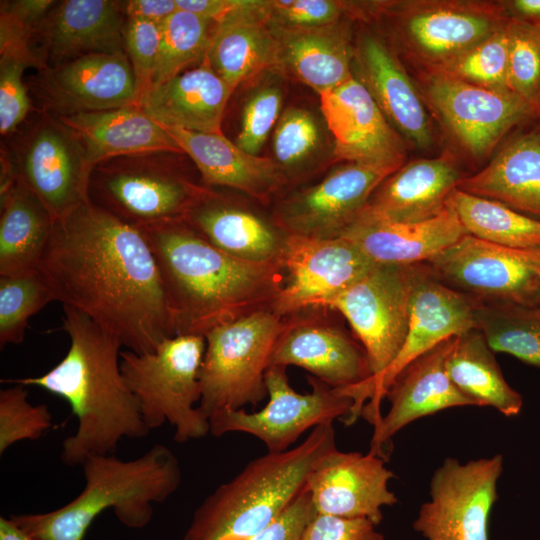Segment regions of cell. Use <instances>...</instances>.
<instances>
[{
	"mask_svg": "<svg viewBox=\"0 0 540 540\" xmlns=\"http://www.w3.org/2000/svg\"><path fill=\"white\" fill-rule=\"evenodd\" d=\"M56 301L150 353L176 335L161 272L144 232L86 202L54 221L38 265Z\"/></svg>",
	"mask_w": 540,
	"mask_h": 540,
	"instance_id": "1",
	"label": "cell"
},
{
	"mask_svg": "<svg viewBox=\"0 0 540 540\" xmlns=\"http://www.w3.org/2000/svg\"><path fill=\"white\" fill-rule=\"evenodd\" d=\"M153 250L176 335H202L257 310L272 308L282 262L231 256L184 220L141 229Z\"/></svg>",
	"mask_w": 540,
	"mask_h": 540,
	"instance_id": "2",
	"label": "cell"
},
{
	"mask_svg": "<svg viewBox=\"0 0 540 540\" xmlns=\"http://www.w3.org/2000/svg\"><path fill=\"white\" fill-rule=\"evenodd\" d=\"M63 309L62 329L70 338L64 358L41 376L13 382L43 388L70 405L78 426L63 441L60 458L75 466L91 455L113 454L123 438L140 439L150 430L123 378L120 341L81 312Z\"/></svg>",
	"mask_w": 540,
	"mask_h": 540,
	"instance_id": "3",
	"label": "cell"
},
{
	"mask_svg": "<svg viewBox=\"0 0 540 540\" xmlns=\"http://www.w3.org/2000/svg\"><path fill=\"white\" fill-rule=\"evenodd\" d=\"M81 465L85 485L73 500L45 513L11 515L12 522L33 540H83L111 508L123 525L141 529L152 519L153 504L167 500L182 481L177 457L163 444L135 459L91 455Z\"/></svg>",
	"mask_w": 540,
	"mask_h": 540,
	"instance_id": "4",
	"label": "cell"
},
{
	"mask_svg": "<svg viewBox=\"0 0 540 540\" xmlns=\"http://www.w3.org/2000/svg\"><path fill=\"white\" fill-rule=\"evenodd\" d=\"M335 448L330 422L294 448L250 461L203 500L184 540H247L259 533L303 492L317 462Z\"/></svg>",
	"mask_w": 540,
	"mask_h": 540,
	"instance_id": "5",
	"label": "cell"
},
{
	"mask_svg": "<svg viewBox=\"0 0 540 540\" xmlns=\"http://www.w3.org/2000/svg\"><path fill=\"white\" fill-rule=\"evenodd\" d=\"M205 348L204 336L179 334L150 353L121 351L123 378L149 430L168 422L175 427L178 443L210 433L209 418L195 407L201 400L199 372Z\"/></svg>",
	"mask_w": 540,
	"mask_h": 540,
	"instance_id": "6",
	"label": "cell"
},
{
	"mask_svg": "<svg viewBox=\"0 0 540 540\" xmlns=\"http://www.w3.org/2000/svg\"><path fill=\"white\" fill-rule=\"evenodd\" d=\"M286 323L283 316L266 308L205 334L198 407L209 419L226 409L256 406L266 398L265 373Z\"/></svg>",
	"mask_w": 540,
	"mask_h": 540,
	"instance_id": "7",
	"label": "cell"
},
{
	"mask_svg": "<svg viewBox=\"0 0 540 540\" xmlns=\"http://www.w3.org/2000/svg\"><path fill=\"white\" fill-rule=\"evenodd\" d=\"M474 326V301L437 279L424 263L418 264L404 344L394 361L379 375L338 391L353 400L345 425L360 416L373 426L382 417L380 406L395 377L417 357L442 341Z\"/></svg>",
	"mask_w": 540,
	"mask_h": 540,
	"instance_id": "8",
	"label": "cell"
},
{
	"mask_svg": "<svg viewBox=\"0 0 540 540\" xmlns=\"http://www.w3.org/2000/svg\"><path fill=\"white\" fill-rule=\"evenodd\" d=\"M417 265L376 263L321 307L347 319L365 350L371 377L382 373L404 344Z\"/></svg>",
	"mask_w": 540,
	"mask_h": 540,
	"instance_id": "9",
	"label": "cell"
},
{
	"mask_svg": "<svg viewBox=\"0 0 540 540\" xmlns=\"http://www.w3.org/2000/svg\"><path fill=\"white\" fill-rule=\"evenodd\" d=\"M376 12L391 16L404 47L425 70L456 57L509 21L500 1L376 2Z\"/></svg>",
	"mask_w": 540,
	"mask_h": 540,
	"instance_id": "10",
	"label": "cell"
},
{
	"mask_svg": "<svg viewBox=\"0 0 540 540\" xmlns=\"http://www.w3.org/2000/svg\"><path fill=\"white\" fill-rule=\"evenodd\" d=\"M310 393L296 392L290 385L286 367L269 366L265 384L269 401L260 411L226 409L213 415L210 433L220 437L229 432H243L257 437L268 452H283L309 428L345 419L353 400L319 379L310 376Z\"/></svg>",
	"mask_w": 540,
	"mask_h": 540,
	"instance_id": "11",
	"label": "cell"
},
{
	"mask_svg": "<svg viewBox=\"0 0 540 540\" xmlns=\"http://www.w3.org/2000/svg\"><path fill=\"white\" fill-rule=\"evenodd\" d=\"M424 264L474 301L540 305V251L510 249L467 234Z\"/></svg>",
	"mask_w": 540,
	"mask_h": 540,
	"instance_id": "12",
	"label": "cell"
},
{
	"mask_svg": "<svg viewBox=\"0 0 540 540\" xmlns=\"http://www.w3.org/2000/svg\"><path fill=\"white\" fill-rule=\"evenodd\" d=\"M420 92L454 141L472 158L488 157L513 129L537 120L512 91L494 90L425 71Z\"/></svg>",
	"mask_w": 540,
	"mask_h": 540,
	"instance_id": "13",
	"label": "cell"
},
{
	"mask_svg": "<svg viewBox=\"0 0 540 540\" xmlns=\"http://www.w3.org/2000/svg\"><path fill=\"white\" fill-rule=\"evenodd\" d=\"M503 456L465 463L448 457L434 471L429 499L413 528L425 540H489V517L497 500Z\"/></svg>",
	"mask_w": 540,
	"mask_h": 540,
	"instance_id": "14",
	"label": "cell"
},
{
	"mask_svg": "<svg viewBox=\"0 0 540 540\" xmlns=\"http://www.w3.org/2000/svg\"><path fill=\"white\" fill-rule=\"evenodd\" d=\"M202 193L157 162L103 167L89 184L91 203L140 229L183 220Z\"/></svg>",
	"mask_w": 540,
	"mask_h": 540,
	"instance_id": "15",
	"label": "cell"
},
{
	"mask_svg": "<svg viewBox=\"0 0 540 540\" xmlns=\"http://www.w3.org/2000/svg\"><path fill=\"white\" fill-rule=\"evenodd\" d=\"M281 262L287 278L272 309L283 317L321 308L376 264L344 237L293 234L285 237Z\"/></svg>",
	"mask_w": 540,
	"mask_h": 540,
	"instance_id": "16",
	"label": "cell"
},
{
	"mask_svg": "<svg viewBox=\"0 0 540 540\" xmlns=\"http://www.w3.org/2000/svg\"><path fill=\"white\" fill-rule=\"evenodd\" d=\"M320 109L334 139L333 159L400 168L405 145L366 86L353 74L322 93Z\"/></svg>",
	"mask_w": 540,
	"mask_h": 540,
	"instance_id": "17",
	"label": "cell"
},
{
	"mask_svg": "<svg viewBox=\"0 0 540 540\" xmlns=\"http://www.w3.org/2000/svg\"><path fill=\"white\" fill-rule=\"evenodd\" d=\"M398 169L362 163L338 166L284 204L281 222L287 235L338 237L364 209L379 185Z\"/></svg>",
	"mask_w": 540,
	"mask_h": 540,
	"instance_id": "18",
	"label": "cell"
},
{
	"mask_svg": "<svg viewBox=\"0 0 540 540\" xmlns=\"http://www.w3.org/2000/svg\"><path fill=\"white\" fill-rule=\"evenodd\" d=\"M393 477L383 458L335 448L317 462L306 489L314 512L364 518L377 526L383 519L382 508L398 501L389 489Z\"/></svg>",
	"mask_w": 540,
	"mask_h": 540,
	"instance_id": "19",
	"label": "cell"
},
{
	"mask_svg": "<svg viewBox=\"0 0 540 540\" xmlns=\"http://www.w3.org/2000/svg\"><path fill=\"white\" fill-rule=\"evenodd\" d=\"M454 339L448 338L417 357L395 377L385 394L390 408L373 426L370 453L385 459L392 437L414 420L453 407L475 406L446 370Z\"/></svg>",
	"mask_w": 540,
	"mask_h": 540,
	"instance_id": "20",
	"label": "cell"
},
{
	"mask_svg": "<svg viewBox=\"0 0 540 540\" xmlns=\"http://www.w3.org/2000/svg\"><path fill=\"white\" fill-rule=\"evenodd\" d=\"M93 169L84 149L66 127L45 124L31 138L17 177L57 220L90 201Z\"/></svg>",
	"mask_w": 540,
	"mask_h": 540,
	"instance_id": "21",
	"label": "cell"
},
{
	"mask_svg": "<svg viewBox=\"0 0 540 540\" xmlns=\"http://www.w3.org/2000/svg\"><path fill=\"white\" fill-rule=\"evenodd\" d=\"M354 65L353 74L369 90L391 126L420 149L432 146L434 133L423 96L383 40L369 33L362 35Z\"/></svg>",
	"mask_w": 540,
	"mask_h": 540,
	"instance_id": "22",
	"label": "cell"
},
{
	"mask_svg": "<svg viewBox=\"0 0 540 540\" xmlns=\"http://www.w3.org/2000/svg\"><path fill=\"white\" fill-rule=\"evenodd\" d=\"M269 366H297L332 388L359 384L371 371L362 345L339 327L314 321L286 323Z\"/></svg>",
	"mask_w": 540,
	"mask_h": 540,
	"instance_id": "23",
	"label": "cell"
},
{
	"mask_svg": "<svg viewBox=\"0 0 540 540\" xmlns=\"http://www.w3.org/2000/svg\"><path fill=\"white\" fill-rule=\"evenodd\" d=\"M47 89L62 115L138 105L141 96L123 50L76 57L49 76Z\"/></svg>",
	"mask_w": 540,
	"mask_h": 540,
	"instance_id": "24",
	"label": "cell"
},
{
	"mask_svg": "<svg viewBox=\"0 0 540 540\" xmlns=\"http://www.w3.org/2000/svg\"><path fill=\"white\" fill-rule=\"evenodd\" d=\"M465 176L449 149L412 160L379 185L362 211L394 222L427 220L446 209L449 195Z\"/></svg>",
	"mask_w": 540,
	"mask_h": 540,
	"instance_id": "25",
	"label": "cell"
},
{
	"mask_svg": "<svg viewBox=\"0 0 540 540\" xmlns=\"http://www.w3.org/2000/svg\"><path fill=\"white\" fill-rule=\"evenodd\" d=\"M468 233L447 205L438 215L419 222H394L363 211L339 235L379 264H421Z\"/></svg>",
	"mask_w": 540,
	"mask_h": 540,
	"instance_id": "26",
	"label": "cell"
},
{
	"mask_svg": "<svg viewBox=\"0 0 540 540\" xmlns=\"http://www.w3.org/2000/svg\"><path fill=\"white\" fill-rule=\"evenodd\" d=\"M233 91L205 58L194 69L149 86L138 106L164 128L219 133Z\"/></svg>",
	"mask_w": 540,
	"mask_h": 540,
	"instance_id": "27",
	"label": "cell"
},
{
	"mask_svg": "<svg viewBox=\"0 0 540 540\" xmlns=\"http://www.w3.org/2000/svg\"><path fill=\"white\" fill-rule=\"evenodd\" d=\"M277 50L274 69L312 88L319 95L353 76L355 49L342 20L320 27H273Z\"/></svg>",
	"mask_w": 540,
	"mask_h": 540,
	"instance_id": "28",
	"label": "cell"
},
{
	"mask_svg": "<svg viewBox=\"0 0 540 540\" xmlns=\"http://www.w3.org/2000/svg\"><path fill=\"white\" fill-rule=\"evenodd\" d=\"M60 121L78 140L93 168L114 156L182 152L170 133L138 105L61 115Z\"/></svg>",
	"mask_w": 540,
	"mask_h": 540,
	"instance_id": "29",
	"label": "cell"
},
{
	"mask_svg": "<svg viewBox=\"0 0 540 540\" xmlns=\"http://www.w3.org/2000/svg\"><path fill=\"white\" fill-rule=\"evenodd\" d=\"M277 43L264 0H242L215 23L207 60L233 89L266 69H274Z\"/></svg>",
	"mask_w": 540,
	"mask_h": 540,
	"instance_id": "30",
	"label": "cell"
},
{
	"mask_svg": "<svg viewBox=\"0 0 540 540\" xmlns=\"http://www.w3.org/2000/svg\"><path fill=\"white\" fill-rule=\"evenodd\" d=\"M457 189L540 218V124L515 133L480 171Z\"/></svg>",
	"mask_w": 540,
	"mask_h": 540,
	"instance_id": "31",
	"label": "cell"
},
{
	"mask_svg": "<svg viewBox=\"0 0 540 540\" xmlns=\"http://www.w3.org/2000/svg\"><path fill=\"white\" fill-rule=\"evenodd\" d=\"M165 129L192 159L207 185L233 188L261 199L282 181L276 161L247 153L221 132Z\"/></svg>",
	"mask_w": 540,
	"mask_h": 540,
	"instance_id": "32",
	"label": "cell"
},
{
	"mask_svg": "<svg viewBox=\"0 0 540 540\" xmlns=\"http://www.w3.org/2000/svg\"><path fill=\"white\" fill-rule=\"evenodd\" d=\"M225 253L253 262L281 261L284 238L264 220L205 192L183 219Z\"/></svg>",
	"mask_w": 540,
	"mask_h": 540,
	"instance_id": "33",
	"label": "cell"
},
{
	"mask_svg": "<svg viewBox=\"0 0 540 540\" xmlns=\"http://www.w3.org/2000/svg\"><path fill=\"white\" fill-rule=\"evenodd\" d=\"M1 200L0 276L38 269L55 220L18 177Z\"/></svg>",
	"mask_w": 540,
	"mask_h": 540,
	"instance_id": "34",
	"label": "cell"
},
{
	"mask_svg": "<svg viewBox=\"0 0 540 540\" xmlns=\"http://www.w3.org/2000/svg\"><path fill=\"white\" fill-rule=\"evenodd\" d=\"M124 23L118 3L108 0H68L48 16L45 38L60 57L123 50Z\"/></svg>",
	"mask_w": 540,
	"mask_h": 540,
	"instance_id": "35",
	"label": "cell"
},
{
	"mask_svg": "<svg viewBox=\"0 0 540 540\" xmlns=\"http://www.w3.org/2000/svg\"><path fill=\"white\" fill-rule=\"evenodd\" d=\"M484 335L471 328L455 336L446 360L447 373L457 389L475 406H489L507 417L517 416L523 398L505 380Z\"/></svg>",
	"mask_w": 540,
	"mask_h": 540,
	"instance_id": "36",
	"label": "cell"
},
{
	"mask_svg": "<svg viewBox=\"0 0 540 540\" xmlns=\"http://www.w3.org/2000/svg\"><path fill=\"white\" fill-rule=\"evenodd\" d=\"M447 205L469 235L510 249L540 251V218L457 188Z\"/></svg>",
	"mask_w": 540,
	"mask_h": 540,
	"instance_id": "37",
	"label": "cell"
},
{
	"mask_svg": "<svg viewBox=\"0 0 540 540\" xmlns=\"http://www.w3.org/2000/svg\"><path fill=\"white\" fill-rule=\"evenodd\" d=\"M474 326L493 352L540 369V305L474 301Z\"/></svg>",
	"mask_w": 540,
	"mask_h": 540,
	"instance_id": "38",
	"label": "cell"
},
{
	"mask_svg": "<svg viewBox=\"0 0 540 540\" xmlns=\"http://www.w3.org/2000/svg\"><path fill=\"white\" fill-rule=\"evenodd\" d=\"M214 27V21L183 10L165 19L161 23L160 49L151 85L160 84L204 60Z\"/></svg>",
	"mask_w": 540,
	"mask_h": 540,
	"instance_id": "39",
	"label": "cell"
},
{
	"mask_svg": "<svg viewBox=\"0 0 540 540\" xmlns=\"http://www.w3.org/2000/svg\"><path fill=\"white\" fill-rule=\"evenodd\" d=\"M56 301L47 281L36 269L0 276V347L22 343L28 320Z\"/></svg>",
	"mask_w": 540,
	"mask_h": 540,
	"instance_id": "40",
	"label": "cell"
},
{
	"mask_svg": "<svg viewBox=\"0 0 540 540\" xmlns=\"http://www.w3.org/2000/svg\"><path fill=\"white\" fill-rule=\"evenodd\" d=\"M508 22L456 57L425 71L443 74L484 88L511 91L508 79Z\"/></svg>",
	"mask_w": 540,
	"mask_h": 540,
	"instance_id": "41",
	"label": "cell"
},
{
	"mask_svg": "<svg viewBox=\"0 0 540 540\" xmlns=\"http://www.w3.org/2000/svg\"><path fill=\"white\" fill-rule=\"evenodd\" d=\"M507 28L510 90L537 113L540 103V27L509 19Z\"/></svg>",
	"mask_w": 540,
	"mask_h": 540,
	"instance_id": "42",
	"label": "cell"
},
{
	"mask_svg": "<svg viewBox=\"0 0 540 540\" xmlns=\"http://www.w3.org/2000/svg\"><path fill=\"white\" fill-rule=\"evenodd\" d=\"M24 385L0 391V454L24 440H38L52 426V415L45 404L32 405Z\"/></svg>",
	"mask_w": 540,
	"mask_h": 540,
	"instance_id": "43",
	"label": "cell"
},
{
	"mask_svg": "<svg viewBox=\"0 0 540 540\" xmlns=\"http://www.w3.org/2000/svg\"><path fill=\"white\" fill-rule=\"evenodd\" d=\"M321 131L314 115L303 108H290L279 118L273 133V152L278 165L294 167L306 161L319 147Z\"/></svg>",
	"mask_w": 540,
	"mask_h": 540,
	"instance_id": "44",
	"label": "cell"
},
{
	"mask_svg": "<svg viewBox=\"0 0 540 540\" xmlns=\"http://www.w3.org/2000/svg\"><path fill=\"white\" fill-rule=\"evenodd\" d=\"M268 21L273 27L312 28L342 20L347 14H358V3L335 0H264Z\"/></svg>",
	"mask_w": 540,
	"mask_h": 540,
	"instance_id": "45",
	"label": "cell"
},
{
	"mask_svg": "<svg viewBox=\"0 0 540 540\" xmlns=\"http://www.w3.org/2000/svg\"><path fill=\"white\" fill-rule=\"evenodd\" d=\"M282 93L276 86L257 89L244 105L236 145L252 155H258L270 132L280 118Z\"/></svg>",
	"mask_w": 540,
	"mask_h": 540,
	"instance_id": "46",
	"label": "cell"
},
{
	"mask_svg": "<svg viewBox=\"0 0 540 540\" xmlns=\"http://www.w3.org/2000/svg\"><path fill=\"white\" fill-rule=\"evenodd\" d=\"M123 42L142 94L152 82L160 49L161 23L128 17Z\"/></svg>",
	"mask_w": 540,
	"mask_h": 540,
	"instance_id": "47",
	"label": "cell"
},
{
	"mask_svg": "<svg viewBox=\"0 0 540 540\" xmlns=\"http://www.w3.org/2000/svg\"><path fill=\"white\" fill-rule=\"evenodd\" d=\"M27 63L2 56L0 61V131L7 134L26 117L30 101L22 81Z\"/></svg>",
	"mask_w": 540,
	"mask_h": 540,
	"instance_id": "48",
	"label": "cell"
},
{
	"mask_svg": "<svg viewBox=\"0 0 540 540\" xmlns=\"http://www.w3.org/2000/svg\"><path fill=\"white\" fill-rule=\"evenodd\" d=\"M300 540H385L364 518H343L313 511Z\"/></svg>",
	"mask_w": 540,
	"mask_h": 540,
	"instance_id": "49",
	"label": "cell"
},
{
	"mask_svg": "<svg viewBox=\"0 0 540 540\" xmlns=\"http://www.w3.org/2000/svg\"><path fill=\"white\" fill-rule=\"evenodd\" d=\"M312 513L313 507L305 487L281 515L247 540H300Z\"/></svg>",
	"mask_w": 540,
	"mask_h": 540,
	"instance_id": "50",
	"label": "cell"
},
{
	"mask_svg": "<svg viewBox=\"0 0 540 540\" xmlns=\"http://www.w3.org/2000/svg\"><path fill=\"white\" fill-rule=\"evenodd\" d=\"M178 10L175 0H131L125 2L128 17L162 23Z\"/></svg>",
	"mask_w": 540,
	"mask_h": 540,
	"instance_id": "51",
	"label": "cell"
},
{
	"mask_svg": "<svg viewBox=\"0 0 540 540\" xmlns=\"http://www.w3.org/2000/svg\"><path fill=\"white\" fill-rule=\"evenodd\" d=\"M242 0H175L178 10L191 12L215 23L239 7Z\"/></svg>",
	"mask_w": 540,
	"mask_h": 540,
	"instance_id": "52",
	"label": "cell"
},
{
	"mask_svg": "<svg viewBox=\"0 0 540 540\" xmlns=\"http://www.w3.org/2000/svg\"><path fill=\"white\" fill-rule=\"evenodd\" d=\"M509 19L540 27V0L500 1Z\"/></svg>",
	"mask_w": 540,
	"mask_h": 540,
	"instance_id": "53",
	"label": "cell"
},
{
	"mask_svg": "<svg viewBox=\"0 0 540 540\" xmlns=\"http://www.w3.org/2000/svg\"><path fill=\"white\" fill-rule=\"evenodd\" d=\"M52 4V1L47 0L15 1L6 5L4 10L33 26Z\"/></svg>",
	"mask_w": 540,
	"mask_h": 540,
	"instance_id": "54",
	"label": "cell"
},
{
	"mask_svg": "<svg viewBox=\"0 0 540 540\" xmlns=\"http://www.w3.org/2000/svg\"><path fill=\"white\" fill-rule=\"evenodd\" d=\"M0 540H33L9 518H0Z\"/></svg>",
	"mask_w": 540,
	"mask_h": 540,
	"instance_id": "55",
	"label": "cell"
},
{
	"mask_svg": "<svg viewBox=\"0 0 540 540\" xmlns=\"http://www.w3.org/2000/svg\"><path fill=\"white\" fill-rule=\"evenodd\" d=\"M537 120L539 121V124H540V103H539V106L537 108Z\"/></svg>",
	"mask_w": 540,
	"mask_h": 540,
	"instance_id": "56",
	"label": "cell"
},
{
	"mask_svg": "<svg viewBox=\"0 0 540 540\" xmlns=\"http://www.w3.org/2000/svg\"><path fill=\"white\" fill-rule=\"evenodd\" d=\"M539 275H540V270H539Z\"/></svg>",
	"mask_w": 540,
	"mask_h": 540,
	"instance_id": "57",
	"label": "cell"
}]
</instances>
